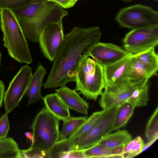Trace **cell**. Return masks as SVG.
Segmentation results:
<instances>
[{
	"mask_svg": "<svg viewBox=\"0 0 158 158\" xmlns=\"http://www.w3.org/2000/svg\"><path fill=\"white\" fill-rule=\"evenodd\" d=\"M102 34L96 26L75 27L64 36L53 60V64L44 89L62 87L75 81L77 71L82 60L92 48L100 41Z\"/></svg>",
	"mask_w": 158,
	"mask_h": 158,
	"instance_id": "6da1fadb",
	"label": "cell"
},
{
	"mask_svg": "<svg viewBox=\"0 0 158 158\" xmlns=\"http://www.w3.org/2000/svg\"><path fill=\"white\" fill-rule=\"evenodd\" d=\"M26 39L39 42L44 26L51 22L62 21L67 10L56 3L47 0H35L27 6L12 10Z\"/></svg>",
	"mask_w": 158,
	"mask_h": 158,
	"instance_id": "7a4b0ae2",
	"label": "cell"
},
{
	"mask_svg": "<svg viewBox=\"0 0 158 158\" xmlns=\"http://www.w3.org/2000/svg\"><path fill=\"white\" fill-rule=\"evenodd\" d=\"M0 15L3 45L9 55L20 63L31 64L32 59L28 44L13 11L3 9L0 11Z\"/></svg>",
	"mask_w": 158,
	"mask_h": 158,
	"instance_id": "3957f363",
	"label": "cell"
},
{
	"mask_svg": "<svg viewBox=\"0 0 158 158\" xmlns=\"http://www.w3.org/2000/svg\"><path fill=\"white\" fill-rule=\"evenodd\" d=\"M75 81L76 91L88 99L96 101L105 86L103 67L86 56L78 68Z\"/></svg>",
	"mask_w": 158,
	"mask_h": 158,
	"instance_id": "277c9868",
	"label": "cell"
},
{
	"mask_svg": "<svg viewBox=\"0 0 158 158\" xmlns=\"http://www.w3.org/2000/svg\"><path fill=\"white\" fill-rule=\"evenodd\" d=\"M60 120L45 107L43 108L30 127L33 137L30 146L43 149L52 148L59 139Z\"/></svg>",
	"mask_w": 158,
	"mask_h": 158,
	"instance_id": "5b68a950",
	"label": "cell"
},
{
	"mask_svg": "<svg viewBox=\"0 0 158 158\" xmlns=\"http://www.w3.org/2000/svg\"><path fill=\"white\" fill-rule=\"evenodd\" d=\"M115 20L121 26L133 29L158 25V13L150 6L136 4L121 9Z\"/></svg>",
	"mask_w": 158,
	"mask_h": 158,
	"instance_id": "8992f818",
	"label": "cell"
},
{
	"mask_svg": "<svg viewBox=\"0 0 158 158\" xmlns=\"http://www.w3.org/2000/svg\"><path fill=\"white\" fill-rule=\"evenodd\" d=\"M112 105L106 109L100 121L86 134L71 140L73 150H81L90 147L113 131L115 117L118 107Z\"/></svg>",
	"mask_w": 158,
	"mask_h": 158,
	"instance_id": "52a82bcc",
	"label": "cell"
},
{
	"mask_svg": "<svg viewBox=\"0 0 158 158\" xmlns=\"http://www.w3.org/2000/svg\"><path fill=\"white\" fill-rule=\"evenodd\" d=\"M125 50L132 55H136L158 44V25L132 29L123 40Z\"/></svg>",
	"mask_w": 158,
	"mask_h": 158,
	"instance_id": "ba28073f",
	"label": "cell"
},
{
	"mask_svg": "<svg viewBox=\"0 0 158 158\" xmlns=\"http://www.w3.org/2000/svg\"><path fill=\"white\" fill-rule=\"evenodd\" d=\"M32 75V68L23 66L9 83L4 98L6 113L9 114L18 106L25 95Z\"/></svg>",
	"mask_w": 158,
	"mask_h": 158,
	"instance_id": "9c48e42d",
	"label": "cell"
},
{
	"mask_svg": "<svg viewBox=\"0 0 158 158\" xmlns=\"http://www.w3.org/2000/svg\"><path fill=\"white\" fill-rule=\"evenodd\" d=\"M64 37L62 21L50 22L44 27L39 43L44 56L50 61H53Z\"/></svg>",
	"mask_w": 158,
	"mask_h": 158,
	"instance_id": "30bf717a",
	"label": "cell"
},
{
	"mask_svg": "<svg viewBox=\"0 0 158 158\" xmlns=\"http://www.w3.org/2000/svg\"><path fill=\"white\" fill-rule=\"evenodd\" d=\"M137 85L130 82L105 85L99 101L100 107L106 109L111 106H119L126 102Z\"/></svg>",
	"mask_w": 158,
	"mask_h": 158,
	"instance_id": "8fae6325",
	"label": "cell"
},
{
	"mask_svg": "<svg viewBox=\"0 0 158 158\" xmlns=\"http://www.w3.org/2000/svg\"><path fill=\"white\" fill-rule=\"evenodd\" d=\"M128 54L124 49L115 44L99 41L92 48L87 56L104 67L119 60Z\"/></svg>",
	"mask_w": 158,
	"mask_h": 158,
	"instance_id": "7c38bea8",
	"label": "cell"
},
{
	"mask_svg": "<svg viewBox=\"0 0 158 158\" xmlns=\"http://www.w3.org/2000/svg\"><path fill=\"white\" fill-rule=\"evenodd\" d=\"M131 55L128 53L119 60L103 67L105 85L129 82L127 73Z\"/></svg>",
	"mask_w": 158,
	"mask_h": 158,
	"instance_id": "4fadbf2b",
	"label": "cell"
},
{
	"mask_svg": "<svg viewBox=\"0 0 158 158\" xmlns=\"http://www.w3.org/2000/svg\"><path fill=\"white\" fill-rule=\"evenodd\" d=\"M55 91L69 109L85 115L88 114L89 109L88 103L81 98L75 89L64 85Z\"/></svg>",
	"mask_w": 158,
	"mask_h": 158,
	"instance_id": "5bb4252c",
	"label": "cell"
},
{
	"mask_svg": "<svg viewBox=\"0 0 158 158\" xmlns=\"http://www.w3.org/2000/svg\"><path fill=\"white\" fill-rule=\"evenodd\" d=\"M46 73V69L41 63H39L36 71L32 74L26 93L28 98L27 105L36 103L42 99L41 89L43 80Z\"/></svg>",
	"mask_w": 158,
	"mask_h": 158,
	"instance_id": "9a60e30c",
	"label": "cell"
},
{
	"mask_svg": "<svg viewBox=\"0 0 158 158\" xmlns=\"http://www.w3.org/2000/svg\"><path fill=\"white\" fill-rule=\"evenodd\" d=\"M42 99L46 109L63 121L71 117L69 108L56 92L47 94Z\"/></svg>",
	"mask_w": 158,
	"mask_h": 158,
	"instance_id": "2e32d148",
	"label": "cell"
},
{
	"mask_svg": "<svg viewBox=\"0 0 158 158\" xmlns=\"http://www.w3.org/2000/svg\"><path fill=\"white\" fill-rule=\"evenodd\" d=\"M124 145L110 148L97 143L88 148L81 149L85 158H124Z\"/></svg>",
	"mask_w": 158,
	"mask_h": 158,
	"instance_id": "e0dca14e",
	"label": "cell"
},
{
	"mask_svg": "<svg viewBox=\"0 0 158 158\" xmlns=\"http://www.w3.org/2000/svg\"><path fill=\"white\" fill-rule=\"evenodd\" d=\"M127 78L129 82L134 85L138 84L150 79L141 62L135 55H131Z\"/></svg>",
	"mask_w": 158,
	"mask_h": 158,
	"instance_id": "ac0fdd59",
	"label": "cell"
},
{
	"mask_svg": "<svg viewBox=\"0 0 158 158\" xmlns=\"http://www.w3.org/2000/svg\"><path fill=\"white\" fill-rule=\"evenodd\" d=\"M149 80L137 85L127 102L131 104L135 108L147 106L149 100Z\"/></svg>",
	"mask_w": 158,
	"mask_h": 158,
	"instance_id": "d6986e66",
	"label": "cell"
},
{
	"mask_svg": "<svg viewBox=\"0 0 158 158\" xmlns=\"http://www.w3.org/2000/svg\"><path fill=\"white\" fill-rule=\"evenodd\" d=\"M136 55L143 64L149 78L157 75L158 56L155 48H151Z\"/></svg>",
	"mask_w": 158,
	"mask_h": 158,
	"instance_id": "ffe728a7",
	"label": "cell"
},
{
	"mask_svg": "<svg viewBox=\"0 0 158 158\" xmlns=\"http://www.w3.org/2000/svg\"><path fill=\"white\" fill-rule=\"evenodd\" d=\"M132 139L131 135L127 130H123L109 133L97 143L114 148L124 145Z\"/></svg>",
	"mask_w": 158,
	"mask_h": 158,
	"instance_id": "44dd1931",
	"label": "cell"
},
{
	"mask_svg": "<svg viewBox=\"0 0 158 158\" xmlns=\"http://www.w3.org/2000/svg\"><path fill=\"white\" fill-rule=\"evenodd\" d=\"M135 107L126 102L118 107L114 121L113 131L124 127L133 114Z\"/></svg>",
	"mask_w": 158,
	"mask_h": 158,
	"instance_id": "7402d4cb",
	"label": "cell"
},
{
	"mask_svg": "<svg viewBox=\"0 0 158 158\" xmlns=\"http://www.w3.org/2000/svg\"><path fill=\"white\" fill-rule=\"evenodd\" d=\"M106 110L103 109L93 113L76 131L67 137V139L71 140L89 132L102 119Z\"/></svg>",
	"mask_w": 158,
	"mask_h": 158,
	"instance_id": "603a6c76",
	"label": "cell"
},
{
	"mask_svg": "<svg viewBox=\"0 0 158 158\" xmlns=\"http://www.w3.org/2000/svg\"><path fill=\"white\" fill-rule=\"evenodd\" d=\"M20 149L10 137L0 139V158H19Z\"/></svg>",
	"mask_w": 158,
	"mask_h": 158,
	"instance_id": "cb8c5ba5",
	"label": "cell"
},
{
	"mask_svg": "<svg viewBox=\"0 0 158 158\" xmlns=\"http://www.w3.org/2000/svg\"><path fill=\"white\" fill-rule=\"evenodd\" d=\"M73 150L71 140H59L48 150L49 158H71Z\"/></svg>",
	"mask_w": 158,
	"mask_h": 158,
	"instance_id": "d4e9b609",
	"label": "cell"
},
{
	"mask_svg": "<svg viewBox=\"0 0 158 158\" xmlns=\"http://www.w3.org/2000/svg\"><path fill=\"white\" fill-rule=\"evenodd\" d=\"M85 117H70L63 122L59 140L65 139L76 131L87 119Z\"/></svg>",
	"mask_w": 158,
	"mask_h": 158,
	"instance_id": "484cf974",
	"label": "cell"
},
{
	"mask_svg": "<svg viewBox=\"0 0 158 158\" xmlns=\"http://www.w3.org/2000/svg\"><path fill=\"white\" fill-rule=\"evenodd\" d=\"M144 144L143 141L140 136L132 139L124 145V158H132L141 153Z\"/></svg>",
	"mask_w": 158,
	"mask_h": 158,
	"instance_id": "4316f807",
	"label": "cell"
},
{
	"mask_svg": "<svg viewBox=\"0 0 158 158\" xmlns=\"http://www.w3.org/2000/svg\"><path fill=\"white\" fill-rule=\"evenodd\" d=\"M145 135L147 139L150 141L158 138V107L157 106L146 125Z\"/></svg>",
	"mask_w": 158,
	"mask_h": 158,
	"instance_id": "83f0119b",
	"label": "cell"
},
{
	"mask_svg": "<svg viewBox=\"0 0 158 158\" xmlns=\"http://www.w3.org/2000/svg\"><path fill=\"white\" fill-rule=\"evenodd\" d=\"M48 150L30 146L27 149L20 150L19 158H49Z\"/></svg>",
	"mask_w": 158,
	"mask_h": 158,
	"instance_id": "f1b7e54d",
	"label": "cell"
},
{
	"mask_svg": "<svg viewBox=\"0 0 158 158\" xmlns=\"http://www.w3.org/2000/svg\"><path fill=\"white\" fill-rule=\"evenodd\" d=\"M35 0H0V11L6 9L12 10L24 7Z\"/></svg>",
	"mask_w": 158,
	"mask_h": 158,
	"instance_id": "f546056e",
	"label": "cell"
},
{
	"mask_svg": "<svg viewBox=\"0 0 158 158\" xmlns=\"http://www.w3.org/2000/svg\"><path fill=\"white\" fill-rule=\"evenodd\" d=\"M10 128L8 114L5 113L0 118V139L7 137Z\"/></svg>",
	"mask_w": 158,
	"mask_h": 158,
	"instance_id": "4dcf8cb0",
	"label": "cell"
},
{
	"mask_svg": "<svg viewBox=\"0 0 158 158\" xmlns=\"http://www.w3.org/2000/svg\"><path fill=\"white\" fill-rule=\"evenodd\" d=\"M78 0H55V2L63 8H68L74 6Z\"/></svg>",
	"mask_w": 158,
	"mask_h": 158,
	"instance_id": "1f68e13d",
	"label": "cell"
},
{
	"mask_svg": "<svg viewBox=\"0 0 158 158\" xmlns=\"http://www.w3.org/2000/svg\"><path fill=\"white\" fill-rule=\"evenodd\" d=\"M5 86L3 81L0 79V108L2 105L5 92Z\"/></svg>",
	"mask_w": 158,
	"mask_h": 158,
	"instance_id": "d6a6232c",
	"label": "cell"
},
{
	"mask_svg": "<svg viewBox=\"0 0 158 158\" xmlns=\"http://www.w3.org/2000/svg\"><path fill=\"white\" fill-rule=\"evenodd\" d=\"M157 139V138L154 139L150 141H148V142L147 143L145 144H144L142 149V152L146 150L150 146L153 144Z\"/></svg>",
	"mask_w": 158,
	"mask_h": 158,
	"instance_id": "836d02e7",
	"label": "cell"
},
{
	"mask_svg": "<svg viewBox=\"0 0 158 158\" xmlns=\"http://www.w3.org/2000/svg\"><path fill=\"white\" fill-rule=\"evenodd\" d=\"M25 135L27 138L31 142L33 139L32 133L29 132H26L25 133Z\"/></svg>",
	"mask_w": 158,
	"mask_h": 158,
	"instance_id": "e575fe53",
	"label": "cell"
},
{
	"mask_svg": "<svg viewBox=\"0 0 158 158\" xmlns=\"http://www.w3.org/2000/svg\"><path fill=\"white\" fill-rule=\"evenodd\" d=\"M124 1L125 2H129L131 1L132 0H122Z\"/></svg>",
	"mask_w": 158,
	"mask_h": 158,
	"instance_id": "d590c367",
	"label": "cell"
},
{
	"mask_svg": "<svg viewBox=\"0 0 158 158\" xmlns=\"http://www.w3.org/2000/svg\"><path fill=\"white\" fill-rule=\"evenodd\" d=\"M1 55H2V54L0 51V64H1Z\"/></svg>",
	"mask_w": 158,
	"mask_h": 158,
	"instance_id": "8d00e7d4",
	"label": "cell"
},
{
	"mask_svg": "<svg viewBox=\"0 0 158 158\" xmlns=\"http://www.w3.org/2000/svg\"><path fill=\"white\" fill-rule=\"evenodd\" d=\"M49 1L54 2L55 0H47Z\"/></svg>",
	"mask_w": 158,
	"mask_h": 158,
	"instance_id": "74e56055",
	"label": "cell"
},
{
	"mask_svg": "<svg viewBox=\"0 0 158 158\" xmlns=\"http://www.w3.org/2000/svg\"><path fill=\"white\" fill-rule=\"evenodd\" d=\"M156 0V1H157V0Z\"/></svg>",
	"mask_w": 158,
	"mask_h": 158,
	"instance_id": "f35d334b",
	"label": "cell"
}]
</instances>
